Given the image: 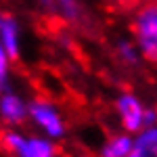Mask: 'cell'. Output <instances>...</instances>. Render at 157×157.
<instances>
[{"instance_id": "cell-1", "label": "cell", "mask_w": 157, "mask_h": 157, "mask_svg": "<svg viewBox=\"0 0 157 157\" xmlns=\"http://www.w3.org/2000/svg\"><path fill=\"white\" fill-rule=\"evenodd\" d=\"M130 36L143 55V61L157 67V2L140 0L130 9Z\"/></svg>"}, {"instance_id": "cell-2", "label": "cell", "mask_w": 157, "mask_h": 157, "mask_svg": "<svg viewBox=\"0 0 157 157\" xmlns=\"http://www.w3.org/2000/svg\"><path fill=\"white\" fill-rule=\"evenodd\" d=\"M113 109H115L120 128L124 132L136 134L157 124V107L149 105L145 98H140L132 90L120 92L113 101Z\"/></svg>"}, {"instance_id": "cell-3", "label": "cell", "mask_w": 157, "mask_h": 157, "mask_svg": "<svg viewBox=\"0 0 157 157\" xmlns=\"http://www.w3.org/2000/svg\"><path fill=\"white\" fill-rule=\"evenodd\" d=\"M0 147L11 157H57V140L38 132L25 134L19 128L2 130Z\"/></svg>"}, {"instance_id": "cell-4", "label": "cell", "mask_w": 157, "mask_h": 157, "mask_svg": "<svg viewBox=\"0 0 157 157\" xmlns=\"http://www.w3.org/2000/svg\"><path fill=\"white\" fill-rule=\"evenodd\" d=\"M29 124L36 128L38 134L48 136L52 140H61L67 134V124L61 109L44 97H34L29 101Z\"/></svg>"}, {"instance_id": "cell-5", "label": "cell", "mask_w": 157, "mask_h": 157, "mask_svg": "<svg viewBox=\"0 0 157 157\" xmlns=\"http://www.w3.org/2000/svg\"><path fill=\"white\" fill-rule=\"evenodd\" d=\"M38 9L52 19H59L67 25H84L86 9L82 0H36Z\"/></svg>"}, {"instance_id": "cell-6", "label": "cell", "mask_w": 157, "mask_h": 157, "mask_svg": "<svg viewBox=\"0 0 157 157\" xmlns=\"http://www.w3.org/2000/svg\"><path fill=\"white\" fill-rule=\"evenodd\" d=\"M0 120L9 128L23 126L29 120V101L23 98L17 90L6 88L0 92Z\"/></svg>"}, {"instance_id": "cell-7", "label": "cell", "mask_w": 157, "mask_h": 157, "mask_svg": "<svg viewBox=\"0 0 157 157\" xmlns=\"http://www.w3.org/2000/svg\"><path fill=\"white\" fill-rule=\"evenodd\" d=\"M0 44L11 55L13 61H17L21 57V46H23L21 23L9 11H0Z\"/></svg>"}, {"instance_id": "cell-8", "label": "cell", "mask_w": 157, "mask_h": 157, "mask_svg": "<svg viewBox=\"0 0 157 157\" xmlns=\"http://www.w3.org/2000/svg\"><path fill=\"white\" fill-rule=\"evenodd\" d=\"M113 57L126 69H136V67H140L145 63L140 50L136 46V42L132 40V36H121L115 40V44H113Z\"/></svg>"}, {"instance_id": "cell-9", "label": "cell", "mask_w": 157, "mask_h": 157, "mask_svg": "<svg viewBox=\"0 0 157 157\" xmlns=\"http://www.w3.org/2000/svg\"><path fill=\"white\" fill-rule=\"evenodd\" d=\"M132 140H134V134L130 132H124V130L113 132L101 143L97 155L98 157H128L130 149H132Z\"/></svg>"}, {"instance_id": "cell-10", "label": "cell", "mask_w": 157, "mask_h": 157, "mask_svg": "<svg viewBox=\"0 0 157 157\" xmlns=\"http://www.w3.org/2000/svg\"><path fill=\"white\" fill-rule=\"evenodd\" d=\"M128 157H157V124L134 134Z\"/></svg>"}, {"instance_id": "cell-11", "label": "cell", "mask_w": 157, "mask_h": 157, "mask_svg": "<svg viewBox=\"0 0 157 157\" xmlns=\"http://www.w3.org/2000/svg\"><path fill=\"white\" fill-rule=\"evenodd\" d=\"M11 63H13L11 55L0 44V92L11 88Z\"/></svg>"}, {"instance_id": "cell-12", "label": "cell", "mask_w": 157, "mask_h": 157, "mask_svg": "<svg viewBox=\"0 0 157 157\" xmlns=\"http://www.w3.org/2000/svg\"><path fill=\"white\" fill-rule=\"evenodd\" d=\"M111 9H134L140 0H103Z\"/></svg>"}, {"instance_id": "cell-13", "label": "cell", "mask_w": 157, "mask_h": 157, "mask_svg": "<svg viewBox=\"0 0 157 157\" xmlns=\"http://www.w3.org/2000/svg\"><path fill=\"white\" fill-rule=\"evenodd\" d=\"M153 2H157V0H153Z\"/></svg>"}]
</instances>
